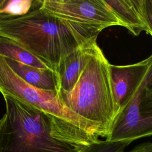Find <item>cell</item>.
<instances>
[{
	"label": "cell",
	"mask_w": 152,
	"mask_h": 152,
	"mask_svg": "<svg viewBox=\"0 0 152 152\" xmlns=\"http://www.w3.org/2000/svg\"><path fill=\"white\" fill-rule=\"evenodd\" d=\"M2 96L6 111L0 119V152H80L84 147L59 138L42 111L11 96Z\"/></svg>",
	"instance_id": "cell-3"
},
{
	"label": "cell",
	"mask_w": 152,
	"mask_h": 152,
	"mask_svg": "<svg viewBox=\"0 0 152 152\" xmlns=\"http://www.w3.org/2000/svg\"><path fill=\"white\" fill-rule=\"evenodd\" d=\"M141 10L147 32L152 36V0H141Z\"/></svg>",
	"instance_id": "cell-14"
},
{
	"label": "cell",
	"mask_w": 152,
	"mask_h": 152,
	"mask_svg": "<svg viewBox=\"0 0 152 152\" xmlns=\"http://www.w3.org/2000/svg\"><path fill=\"white\" fill-rule=\"evenodd\" d=\"M40 8L56 17L100 32L108 27L121 26L104 0H43Z\"/></svg>",
	"instance_id": "cell-6"
},
{
	"label": "cell",
	"mask_w": 152,
	"mask_h": 152,
	"mask_svg": "<svg viewBox=\"0 0 152 152\" xmlns=\"http://www.w3.org/2000/svg\"><path fill=\"white\" fill-rule=\"evenodd\" d=\"M0 56L42 69H50L43 61L11 39L0 37Z\"/></svg>",
	"instance_id": "cell-11"
},
{
	"label": "cell",
	"mask_w": 152,
	"mask_h": 152,
	"mask_svg": "<svg viewBox=\"0 0 152 152\" xmlns=\"http://www.w3.org/2000/svg\"><path fill=\"white\" fill-rule=\"evenodd\" d=\"M130 152H152V142H145L136 145Z\"/></svg>",
	"instance_id": "cell-15"
},
{
	"label": "cell",
	"mask_w": 152,
	"mask_h": 152,
	"mask_svg": "<svg viewBox=\"0 0 152 152\" xmlns=\"http://www.w3.org/2000/svg\"><path fill=\"white\" fill-rule=\"evenodd\" d=\"M152 62V54L146 59L130 65L110 64V84L116 115L130 100Z\"/></svg>",
	"instance_id": "cell-7"
},
{
	"label": "cell",
	"mask_w": 152,
	"mask_h": 152,
	"mask_svg": "<svg viewBox=\"0 0 152 152\" xmlns=\"http://www.w3.org/2000/svg\"><path fill=\"white\" fill-rule=\"evenodd\" d=\"M97 40L90 42L75 49L61 65L57 72L58 91H69L76 83L85 67Z\"/></svg>",
	"instance_id": "cell-8"
},
{
	"label": "cell",
	"mask_w": 152,
	"mask_h": 152,
	"mask_svg": "<svg viewBox=\"0 0 152 152\" xmlns=\"http://www.w3.org/2000/svg\"><path fill=\"white\" fill-rule=\"evenodd\" d=\"M129 144L127 141L99 140L84 147L80 152H124Z\"/></svg>",
	"instance_id": "cell-13"
},
{
	"label": "cell",
	"mask_w": 152,
	"mask_h": 152,
	"mask_svg": "<svg viewBox=\"0 0 152 152\" xmlns=\"http://www.w3.org/2000/svg\"><path fill=\"white\" fill-rule=\"evenodd\" d=\"M118 20L121 26L132 34L138 36L142 31H147L144 21L141 0H104Z\"/></svg>",
	"instance_id": "cell-9"
},
{
	"label": "cell",
	"mask_w": 152,
	"mask_h": 152,
	"mask_svg": "<svg viewBox=\"0 0 152 152\" xmlns=\"http://www.w3.org/2000/svg\"><path fill=\"white\" fill-rule=\"evenodd\" d=\"M150 136H152V62L130 100L116 115L105 140L131 143Z\"/></svg>",
	"instance_id": "cell-5"
},
{
	"label": "cell",
	"mask_w": 152,
	"mask_h": 152,
	"mask_svg": "<svg viewBox=\"0 0 152 152\" xmlns=\"http://www.w3.org/2000/svg\"><path fill=\"white\" fill-rule=\"evenodd\" d=\"M99 31L56 17L39 7L24 15L0 19V37L12 40L58 72L79 47L97 40Z\"/></svg>",
	"instance_id": "cell-1"
},
{
	"label": "cell",
	"mask_w": 152,
	"mask_h": 152,
	"mask_svg": "<svg viewBox=\"0 0 152 152\" xmlns=\"http://www.w3.org/2000/svg\"><path fill=\"white\" fill-rule=\"evenodd\" d=\"M33 0H0V19L21 17L31 11Z\"/></svg>",
	"instance_id": "cell-12"
},
{
	"label": "cell",
	"mask_w": 152,
	"mask_h": 152,
	"mask_svg": "<svg viewBox=\"0 0 152 152\" xmlns=\"http://www.w3.org/2000/svg\"><path fill=\"white\" fill-rule=\"evenodd\" d=\"M0 93L27 103L42 111L50 120L61 140L81 147L100 139L92 134L87 122L59 100L57 91L35 88L20 78L0 56Z\"/></svg>",
	"instance_id": "cell-4"
},
{
	"label": "cell",
	"mask_w": 152,
	"mask_h": 152,
	"mask_svg": "<svg viewBox=\"0 0 152 152\" xmlns=\"http://www.w3.org/2000/svg\"><path fill=\"white\" fill-rule=\"evenodd\" d=\"M110 64L97 43L72 88L57 91L60 101L83 118L99 139L109 136L116 116Z\"/></svg>",
	"instance_id": "cell-2"
},
{
	"label": "cell",
	"mask_w": 152,
	"mask_h": 152,
	"mask_svg": "<svg viewBox=\"0 0 152 152\" xmlns=\"http://www.w3.org/2000/svg\"><path fill=\"white\" fill-rule=\"evenodd\" d=\"M5 59L11 69L30 86L43 90L58 91V75L52 69L36 68L9 58Z\"/></svg>",
	"instance_id": "cell-10"
}]
</instances>
